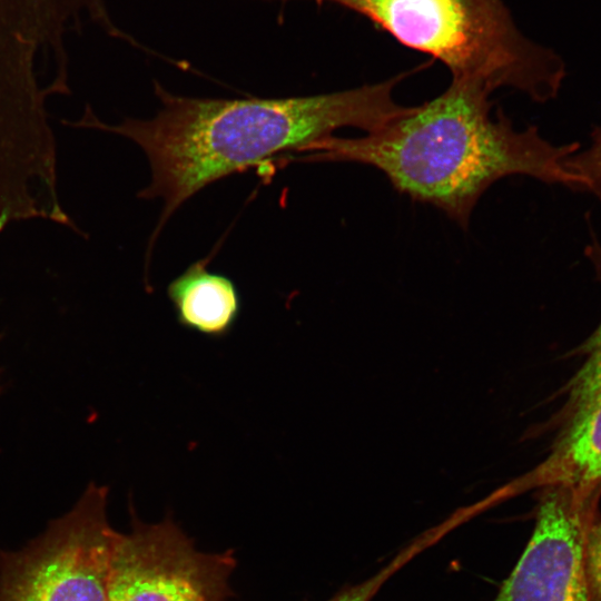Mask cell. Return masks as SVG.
Segmentation results:
<instances>
[{
	"label": "cell",
	"mask_w": 601,
	"mask_h": 601,
	"mask_svg": "<svg viewBox=\"0 0 601 601\" xmlns=\"http://www.w3.org/2000/svg\"><path fill=\"white\" fill-rule=\"evenodd\" d=\"M597 279L601 283V244L593 236L584 248ZM582 363L564 386L565 402L558 414V425H572L601 436V322L579 347Z\"/></svg>",
	"instance_id": "8"
},
{
	"label": "cell",
	"mask_w": 601,
	"mask_h": 601,
	"mask_svg": "<svg viewBox=\"0 0 601 601\" xmlns=\"http://www.w3.org/2000/svg\"><path fill=\"white\" fill-rule=\"evenodd\" d=\"M568 169L581 181V189L592 193L601 200V127L591 134L590 146L566 159Z\"/></svg>",
	"instance_id": "10"
},
{
	"label": "cell",
	"mask_w": 601,
	"mask_h": 601,
	"mask_svg": "<svg viewBox=\"0 0 601 601\" xmlns=\"http://www.w3.org/2000/svg\"><path fill=\"white\" fill-rule=\"evenodd\" d=\"M491 92L452 80L435 98L364 136H331L300 152L304 161H348L382 171L400 194L442 210L462 227L486 189L524 175L581 189L566 167L579 142L555 146L535 126L514 128Z\"/></svg>",
	"instance_id": "2"
},
{
	"label": "cell",
	"mask_w": 601,
	"mask_h": 601,
	"mask_svg": "<svg viewBox=\"0 0 601 601\" xmlns=\"http://www.w3.org/2000/svg\"><path fill=\"white\" fill-rule=\"evenodd\" d=\"M209 258L189 265L167 286L177 324L210 339L227 337L237 325L243 299L236 283L208 269Z\"/></svg>",
	"instance_id": "7"
},
{
	"label": "cell",
	"mask_w": 601,
	"mask_h": 601,
	"mask_svg": "<svg viewBox=\"0 0 601 601\" xmlns=\"http://www.w3.org/2000/svg\"><path fill=\"white\" fill-rule=\"evenodd\" d=\"M407 71L357 88L304 97L208 99L176 96L155 83L162 104L147 120L105 125L90 111L75 127L98 128L135 141L146 154L151 180L139 193L164 200L149 249L173 213L209 184L286 150H303L343 127L376 131L411 107L393 98Z\"/></svg>",
	"instance_id": "1"
},
{
	"label": "cell",
	"mask_w": 601,
	"mask_h": 601,
	"mask_svg": "<svg viewBox=\"0 0 601 601\" xmlns=\"http://www.w3.org/2000/svg\"><path fill=\"white\" fill-rule=\"evenodd\" d=\"M108 487L91 482L76 505L43 534L0 553V601H108L116 530Z\"/></svg>",
	"instance_id": "4"
},
{
	"label": "cell",
	"mask_w": 601,
	"mask_h": 601,
	"mask_svg": "<svg viewBox=\"0 0 601 601\" xmlns=\"http://www.w3.org/2000/svg\"><path fill=\"white\" fill-rule=\"evenodd\" d=\"M0 339H1V335H0ZM0 374H1V370H0ZM1 392H2V386L0 384V394H1Z\"/></svg>",
	"instance_id": "12"
},
{
	"label": "cell",
	"mask_w": 601,
	"mask_h": 601,
	"mask_svg": "<svg viewBox=\"0 0 601 601\" xmlns=\"http://www.w3.org/2000/svg\"><path fill=\"white\" fill-rule=\"evenodd\" d=\"M234 550L205 553L170 515L141 522L131 509V530L116 531L108 601H228Z\"/></svg>",
	"instance_id": "5"
},
{
	"label": "cell",
	"mask_w": 601,
	"mask_h": 601,
	"mask_svg": "<svg viewBox=\"0 0 601 601\" xmlns=\"http://www.w3.org/2000/svg\"><path fill=\"white\" fill-rule=\"evenodd\" d=\"M421 551V544L413 541L377 573L365 581L344 587L328 601H371L385 581Z\"/></svg>",
	"instance_id": "9"
},
{
	"label": "cell",
	"mask_w": 601,
	"mask_h": 601,
	"mask_svg": "<svg viewBox=\"0 0 601 601\" xmlns=\"http://www.w3.org/2000/svg\"><path fill=\"white\" fill-rule=\"evenodd\" d=\"M536 494L532 535L493 601H588L583 544L601 487L556 484Z\"/></svg>",
	"instance_id": "6"
},
{
	"label": "cell",
	"mask_w": 601,
	"mask_h": 601,
	"mask_svg": "<svg viewBox=\"0 0 601 601\" xmlns=\"http://www.w3.org/2000/svg\"><path fill=\"white\" fill-rule=\"evenodd\" d=\"M583 574L588 601H601V519L588 528L583 544Z\"/></svg>",
	"instance_id": "11"
},
{
	"label": "cell",
	"mask_w": 601,
	"mask_h": 601,
	"mask_svg": "<svg viewBox=\"0 0 601 601\" xmlns=\"http://www.w3.org/2000/svg\"><path fill=\"white\" fill-rule=\"evenodd\" d=\"M309 1L361 16L400 45L439 60L452 80L491 93L512 88L543 104L558 96L565 78L563 59L528 38L504 0Z\"/></svg>",
	"instance_id": "3"
}]
</instances>
